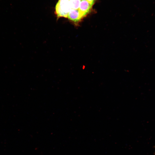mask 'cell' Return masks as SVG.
<instances>
[{"mask_svg":"<svg viewBox=\"0 0 155 155\" xmlns=\"http://www.w3.org/2000/svg\"><path fill=\"white\" fill-rule=\"evenodd\" d=\"M71 9L69 0H59L55 6V13L58 18H67Z\"/></svg>","mask_w":155,"mask_h":155,"instance_id":"obj_1","label":"cell"},{"mask_svg":"<svg viewBox=\"0 0 155 155\" xmlns=\"http://www.w3.org/2000/svg\"><path fill=\"white\" fill-rule=\"evenodd\" d=\"M92 5L86 0H81L78 10L83 18L89 13Z\"/></svg>","mask_w":155,"mask_h":155,"instance_id":"obj_2","label":"cell"},{"mask_svg":"<svg viewBox=\"0 0 155 155\" xmlns=\"http://www.w3.org/2000/svg\"><path fill=\"white\" fill-rule=\"evenodd\" d=\"M67 18L71 21L77 23L80 21L83 17L78 9H71L68 13Z\"/></svg>","mask_w":155,"mask_h":155,"instance_id":"obj_3","label":"cell"},{"mask_svg":"<svg viewBox=\"0 0 155 155\" xmlns=\"http://www.w3.org/2000/svg\"><path fill=\"white\" fill-rule=\"evenodd\" d=\"M81 0H69V3L71 9H78Z\"/></svg>","mask_w":155,"mask_h":155,"instance_id":"obj_4","label":"cell"},{"mask_svg":"<svg viewBox=\"0 0 155 155\" xmlns=\"http://www.w3.org/2000/svg\"><path fill=\"white\" fill-rule=\"evenodd\" d=\"M88 1L92 6L95 2L96 0H86Z\"/></svg>","mask_w":155,"mask_h":155,"instance_id":"obj_5","label":"cell"}]
</instances>
